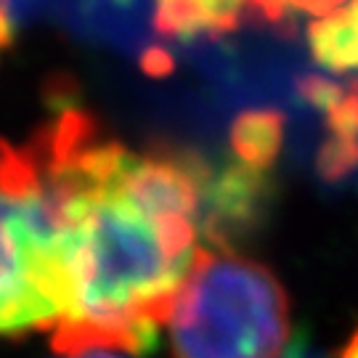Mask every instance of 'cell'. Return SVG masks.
Returning <instances> with one entry per match:
<instances>
[{
  "label": "cell",
  "instance_id": "cell-5",
  "mask_svg": "<svg viewBox=\"0 0 358 358\" xmlns=\"http://www.w3.org/2000/svg\"><path fill=\"white\" fill-rule=\"evenodd\" d=\"M313 59L332 72H358V0H345L308 32Z\"/></svg>",
  "mask_w": 358,
  "mask_h": 358
},
{
  "label": "cell",
  "instance_id": "cell-7",
  "mask_svg": "<svg viewBox=\"0 0 358 358\" xmlns=\"http://www.w3.org/2000/svg\"><path fill=\"white\" fill-rule=\"evenodd\" d=\"M345 0H247L250 16H257L260 22H284L292 13H313V16H327Z\"/></svg>",
  "mask_w": 358,
  "mask_h": 358
},
{
  "label": "cell",
  "instance_id": "cell-3",
  "mask_svg": "<svg viewBox=\"0 0 358 358\" xmlns=\"http://www.w3.org/2000/svg\"><path fill=\"white\" fill-rule=\"evenodd\" d=\"M176 358H284L289 300L260 263L199 247L167 316Z\"/></svg>",
  "mask_w": 358,
  "mask_h": 358
},
{
  "label": "cell",
  "instance_id": "cell-6",
  "mask_svg": "<svg viewBox=\"0 0 358 358\" xmlns=\"http://www.w3.org/2000/svg\"><path fill=\"white\" fill-rule=\"evenodd\" d=\"M279 143H282V120L276 115L255 112V115H244L234 125L231 149L236 154V159L244 165L266 170L271 165V159L276 157Z\"/></svg>",
  "mask_w": 358,
  "mask_h": 358
},
{
  "label": "cell",
  "instance_id": "cell-2",
  "mask_svg": "<svg viewBox=\"0 0 358 358\" xmlns=\"http://www.w3.org/2000/svg\"><path fill=\"white\" fill-rule=\"evenodd\" d=\"M66 310L64 223L43 162L0 138V334L56 329Z\"/></svg>",
  "mask_w": 358,
  "mask_h": 358
},
{
  "label": "cell",
  "instance_id": "cell-1",
  "mask_svg": "<svg viewBox=\"0 0 358 358\" xmlns=\"http://www.w3.org/2000/svg\"><path fill=\"white\" fill-rule=\"evenodd\" d=\"M64 223L69 310L53 329L62 356L146 353L213 234V178L199 157L136 154L59 101L35 138Z\"/></svg>",
  "mask_w": 358,
  "mask_h": 358
},
{
  "label": "cell",
  "instance_id": "cell-10",
  "mask_svg": "<svg viewBox=\"0 0 358 358\" xmlns=\"http://www.w3.org/2000/svg\"><path fill=\"white\" fill-rule=\"evenodd\" d=\"M64 358H122V356H115L109 350H88V353H77V356H64Z\"/></svg>",
  "mask_w": 358,
  "mask_h": 358
},
{
  "label": "cell",
  "instance_id": "cell-4",
  "mask_svg": "<svg viewBox=\"0 0 358 358\" xmlns=\"http://www.w3.org/2000/svg\"><path fill=\"white\" fill-rule=\"evenodd\" d=\"M247 0H154V29L165 38H215L239 29Z\"/></svg>",
  "mask_w": 358,
  "mask_h": 358
},
{
  "label": "cell",
  "instance_id": "cell-8",
  "mask_svg": "<svg viewBox=\"0 0 358 358\" xmlns=\"http://www.w3.org/2000/svg\"><path fill=\"white\" fill-rule=\"evenodd\" d=\"M16 38V11L11 0H0V53L8 51Z\"/></svg>",
  "mask_w": 358,
  "mask_h": 358
},
{
  "label": "cell",
  "instance_id": "cell-11",
  "mask_svg": "<svg viewBox=\"0 0 358 358\" xmlns=\"http://www.w3.org/2000/svg\"><path fill=\"white\" fill-rule=\"evenodd\" d=\"M343 358H358V332L353 334V340L348 343L345 353H343Z\"/></svg>",
  "mask_w": 358,
  "mask_h": 358
},
{
  "label": "cell",
  "instance_id": "cell-9",
  "mask_svg": "<svg viewBox=\"0 0 358 358\" xmlns=\"http://www.w3.org/2000/svg\"><path fill=\"white\" fill-rule=\"evenodd\" d=\"M284 358H324V356L316 353V350H310L306 343H297V345H292L289 350H287V356Z\"/></svg>",
  "mask_w": 358,
  "mask_h": 358
}]
</instances>
